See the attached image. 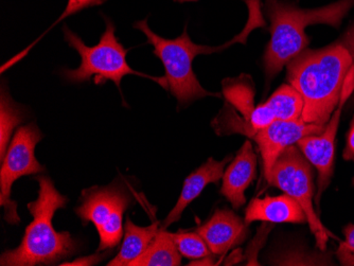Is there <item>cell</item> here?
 <instances>
[{
	"instance_id": "obj_21",
	"label": "cell",
	"mask_w": 354,
	"mask_h": 266,
	"mask_svg": "<svg viewBox=\"0 0 354 266\" xmlns=\"http://www.w3.org/2000/svg\"><path fill=\"white\" fill-rule=\"evenodd\" d=\"M345 241L342 242L336 256L339 263L345 266H354V225L349 224L344 229Z\"/></svg>"
},
{
	"instance_id": "obj_17",
	"label": "cell",
	"mask_w": 354,
	"mask_h": 266,
	"mask_svg": "<svg viewBox=\"0 0 354 266\" xmlns=\"http://www.w3.org/2000/svg\"><path fill=\"white\" fill-rule=\"evenodd\" d=\"M182 257L171 232L160 228L152 243L130 266H178Z\"/></svg>"
},
{
	"instance_id": "obj_24",
	"label": "cell",
	"mask_w": 354,
	"mask_h": 266,
	"mask_svg": "<svg viewBox=\"0 0 354 266\" xmlns=\"http://www.w3.org/2000/svg\"><path fill=\"white\" fill-rule=\"evenodd\" d=\"M344 160H354V116L350 124L349 132L347 135V144H346L345 150L343 153Z\"/></svg>"
},
{
	"instance_id": "obj_3",
	"label": "cell",
	"mask_w": 354,
	"mask_h": 266,
	"mask_svg": "<svg viewBox=\"0 0 354 266\" xmlns=\"http://www.w3.org/2000/svg\"><path fill=\"white\" fill-rule=\"evenodd\" d=\"M353 6L354 0H341L320 9L302 10L281 0H266L272 35L263 55L264 71L268 80L309 45V37L304 32L308 26L326 23L339 27Z\"/></svg>"
},
{
	"instance_id": "obj_20",
	"label": "cell",
	"mask_w": 354,
	"mask_h": 266,
	"mask_svg": "<svg viewBox=\"0 0 354 266\" xmlns=\"http://www.w3.org/2000/svg\"><path fill=\"white\" fill-rule=\"evenodd\" d=\"M171 236L180 255L187 259L194 261L212 256V250L198 232L180 231Z\"/></svg>"
},
{
	"instance_id": "obj_18",
	"label": "cell",
	"mask_w": 354,
	"mask_h": 266,
	"mask_svg": "<svg viewBox=\"0 0 354 266\" xmlns=\"http://www.w3.org/2000/svg\"><path fill=\"white\" fill-rule=\"evenodd\" d=\"M277 120H298L304 112V98L292 85L283 84L266 101Z\"/></svg>"
},
{
	"instance_id": "obj_15",
	"label": "cell",
	"mask_w": 354,
	"mask_h": 266,
	"mask_svg": "<svg viewBox=\"0 0 354 266\" xmlns=\"http://www.w3.org/2000/svg\"><path fill=\"white\" fill-rule=\"evenodd\" d=\"M244 221L270 223L302 224L308 222L307 216L297 200L288 194L275 198H254L246 208Z\"/></svg>"
},
{
	"instance_id": "obj_13",
	"label": "cell",
	"mask_w": 354,
	"mask_h": 266,
	"mask_svg": "<svg viewBox=\"0 0 354 266\" xmlns=\"http://www.w3.org/2000/svg\"><path fill=\"white\" fill-rule=\"evenodd\" d=\"M257 174V156L250 140L244 142L236 158L223 175L221 194L232 204L234 210L245 205V191Z\"/></svg>"
},
{
	"instance_id": "obj_7",
	"label": "cell",
	"mask_w": 354,
	"mask_h": 266,
	"mask_svg": "<svg viewBox=\"0 0 354 266\" xmlns=\"http://www.w3.org/2000/svg\"><path fill=\"white\" fill-rule=\"evenodd\" d=\"M82 202L75 211L84 224L91 223L98 230V251L113 249L123 236V213L132 204V196L119 182L106 187H93L82 192Z\"/></svg>"
},
{
	"instance_id": "obj_2",
	"label": "cell",
	"mask_w": 354,
	"mask_h": 266,
	"mask_svg": "<svg viewBox=\"0 0 354 266\" xmlns=\"http://www.w3.org/2000/svg\"><path fill=\"white\" fill-rule=\"evenodd\" d=\"M39 184V198L28 204L33 221L26 228L21 245L0 257L3 266L53 265L73 257L77 243L68 231L57 232L53 228L55 212L65 208L68 198L55 189L47 176H35Z\"/></svg>"
},
{
	"instance_id": "obj_14",
	"label": "cell",
	"mask_w": 354,
	"mask_h": 266,
	"mask_svg": "<svg viewBox=\"0 0 354 266\" xmlns=\"http://www.w3.org/2000/svg\"><path fill=\"white\" fill-rule=\"evenodd\" d=\"M232 160V155L225 158L221 162H216L214 158H209L203 166H201L193 173H191L185 180L182 193H180V198L177 200L176 205L171 210L168 216L165 218L164 223L160 226V228L167 229L169 226L172 225L175 222L180 221L184 210L190 205L193 200L200 196V194L204 191L205 188L208 184H218V182L223 178V175H224L225 166Z\"/></svg>"
},
{
	"instance_id": "obj_1",
	"label": "cell",
	"mask_w": 354,
	"mask_h": 266,
	"mask_svg": "<svg viewBox=\"0 0 354 266\" xmlns=\"http://www.w3.org/2000/svg\"><path fill=\"white\" fill-rule=\"evenodd\" d=\"M354 68V25L343 39L319 50L302 51L288 64V81L304 98V122L326 125Z\"/></svg>"
},
{
	"instance_id": "obj_23",
	"label": "cell",
	"mask_w": 354,
	"mask_h": 266,
	"mask_svg": "<svg viewBox=\"0 0 354 266\" xmlns=\"http://www.w3.org/2000/svg\"><path fill=\"white\" fill-rule=\"evenodd\" d=\"M82 10H84L83 0H68L66 8L64 10L63 13L61 14V17H59V19L55 21V25L67 19V17H71V15H73V14L79 13V12L82 11ZM55 25L51 26V28L55 27Z\"/></svg>"
},
{
	"instance_id": "obj_5",
	"label": "cell",
	"mask_w": 354,
	"mask_h": 266,
	"mask_svg": "<svg viewBox=\"0 0 354 266\" xmlns=\"http://www.w3.org/2000/svg\"><path fill=\"white\" fill-rule=\"evenodd\" d=\"M104 32L100 41L95 46L85 45L82 39L67 27H63L64 39L71 48L75 49L81 55V65L77 69L65 68L61 71L62 77L71 84H82L93 80L97 85H103L107 81H113L120 91L121 80L127 75L147 77L166 88L165 77H151L146 73L135 71L127 64V55L129 50L123 47L116 37L114 21L104 14Z\"/></svg>"
},
{
	"instance_id": "obj_4",
	"label": "cell",
	"mask_w": 354,
	"mask_h": 266,
	"mask_svg": "<svg viewBox=\"0 0 354 266\" xmlns=\"http://www.w3.org/2000/svg\"><path fill=\"white\" fill-rule=\"evenodd\" d=\"M135 29L140 30L146 35L148 41L154 47V53L164 65L166 75V89L172 93L180 106H187L190 103L206 98L218 97L220 93L206 91L198 82L193 71L192 63L194 57L200 55H212L228 48L234 45L232 41L223 44L218 47L206 45H196L190 39L185 27L180 37L174 39H167L153 32L148 25V19L136 21L133 25Z\"/></svg>"
},
{
	"instance_id": "obj_12",
	"label": "cell",
	"mask_w": 354,
	"mask_h": 266,
	"mask_svg": "<svg viewBox=\"0 0 354 266\" xmlns=\"http://www.w3.org/2000/svg\"><path fill=\"white\" fill-rule=\"evenodd\" d=\"M196 232L216 256L225 255L241 245L250 234L245 221L227 208L216 210L206 223L196 228Z\"/></svg>"
},
{
	"instance_id": "obj_22",
	"label": "cell",
	"mask_w": 354,
	"mask_h": 266,
	"mask_svg": "<svg viewBox=\"0 0 354 266\" xmlns=\"http://www.w3.org/2000/svg\"><path fill=\"white\" fill-rule=\"evenodd\" d=\"M107 257V251L101 254V251L95 254V255L88 256V257L79 258V259L75 260L73 262H64V263L59 264V265H71V266H87V265H95L99 262L103 261L105 258Z\"/></svg>"
},
{
	"instance_id": "obj_26",
	"label": "cell",
	"mask_w": 354,
	"mask_h": 266,
	"mask_svg": "<svg viewBox=\"0 0 354 266\" xmlns=\"http://www.w3.org/2000/svg\"><path fill=\"white\" fill-rule=\"evenodd\" d=\"M173 1H175V3H196V1H198V0H173Z\"/></svg>"
},
{
	"instance_id": "obj_16",
	"label": "cell",
	"mask_w": 354,
	"mask_h": 266,
	"mask_svg": "<svg viewBox=\"0 0 354 266\" xmlns=\"http://www.w3.org/2000/svg\"><path fill=\"white\" fill-rule=\"evenodd\" d=\"M160 230V223L155 222L148 227L135 225L130 218H127L124 226V238L118 255L109 262V266L130 265L135 259L149 247Z\"/></svg>"
},
{
	"instance_id": "obj_25",
	"label": "cell",
	"mask_w": 354,
	"mask_h": 266,
	"mask_svg": "<svg viewBox=\"0 0 354 266\" xmlns=\"http://www.w3.org/2000/svg\"><path fill=\"white\" fill-rule=\"evenodd\" d=\"M107 0H83V6H84V10L87 8L97 7V6L103 5L106 3Z\"/></svg>"
},
{
	"instance_id": "obj_19",
	"label": "cell",
	"mask_w": 354,
	"mask_h": 266,
	"mask_svg": "<svg viewBox=\"0 0 354 266\" xmlns=\"http://www.w3.org/2000/svg\"><path fill=\"white\" fill-rule=\"evenodd\" d=\"M25 119L23 108L12 100L9 91L1 87L0 96V158H5L14 129Z\"/></svg>"
},
{
	"instance_id": "obj_10",
	"label": "cell",
	"mask_w": 354,
	"mask_h": 266,
	"mask_svg": "<svg viewBox=\"0 0 354 266\" xmlns=\"http://www.w3.org/2000/svg\"><path fill=\"white\" fill-rule=\"evenodd\" d=\"M326 125L312 124L298 120H276L268 128L258 131L252 140L258 144L263 162V173L266 180L270 176L272 166L280 154L288 146L297 144L298 140L310 135H319L325 130Z\"/></svg>"
},
{
	"instance_id": "obj_11",
	"label": "cell",
	"mask_w": 354,
	"mask_h": 266,
	"mask_svg": "<svg viewBox=\"0 0 354 266\" xmlns=\"http://www.w3.org/2000/svg\"><path fill=\"white\" fill-rule=\"evenodd\" d=\"M250 77L241 75L236 79L223 81L225 106L212 123L220 135L240 133L245 135L254 112V85Z\"/></svg>"
},
{
	"instance_id": "obj_6",
	"label": "cell",
	"mask_w": 354,
	"mask_h": 266,
	"mask_svg": "<svg viewBox=\"0 0 354 266\" xmlns=\"http://www.w3.org/2000/svg\"><path fill=\"white\" fill-rule=\"evenodd\" d=\"M268 184L276 187L299 202L307 216L308 223L320 250L327 247L329 234L313 207L314 172L311 162L294 146L280 154L270 171Z\"/></svg>"
},
{
	"instance_id": "obj_8",
	"label": "cell",
	"mask_w": 354,
	"mask_h": 266,
	"mask_svg": "<svg viewBox=\"0 0 354 266\" xmlns=\"http://www.w3.org/2000/svg\"><path fill=\"white\" fill-rule=\"evenodd\" d=\"M43 138L35 122L16 131L11 144L1 160L0 169V206L5 208V220L11 225L21 222L17 213V202L11 198L12 186L19 178L43 173L45 167L35 158V146Z\"/></svg>"
},
{
	"instance_id": "obj_27",
	"label": "cell",
	"mask_w": 354,
	"mask_h": 266,
	"mask_svg": "<svg viewBox=\"0 0 354 266\" xmlns=\"http://www.w3.org/2000/svg\"><path fill=\"white\" fill-rule=\"evenodd\" d=\"M353 184H354V178H353Z\"/></svg>"
},
{
	"instance_id": "obj_9",
	"label": "cell",
	"mask_w": 354,
	"mask_h": 266,
	"mask_svg": "<svg viewBox=\"0 0 354 266\" xmlns=\"http://www.w3.org/2000/svg\"><path fill=\"white\" fill-rule=\"evenodd\" d=\"M354 88V68L346 79L341 100L326 125L325 130L319 135H310L298 140L297 146L302 154L318 171V190L315 196V204L318 211L320 209V198L331 182L334 170V153H335V137L339 130L342 111L346 101Z\"/></svg>"
}]
</instances>
